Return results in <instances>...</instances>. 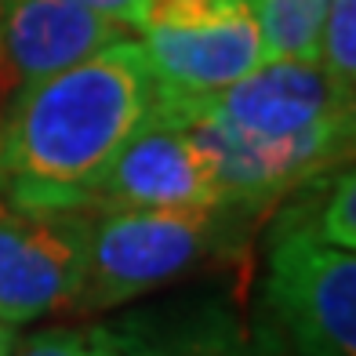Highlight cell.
I'll use <instances>...</instances> for the list:
<instances>
[{"instance_id": "7c38bea8", "label": "cell", "mask_w": 356, "mask_h": 356, "mask_svg": "<svg viewBox=\"0 0 356 356\" xmlns=\"http://www.w3.org/2000/svg\"><path fill=\"white\" fill-rule=\"evenodd\" d=\"M11 356H124L109 327H58L26 338Z\"/></svg>"}, {"instance_id": "5b68a950", "label": "cell", "mask_w": 356, "mask_h": 356, "mask_svg": "<svg viewBox=\"0 0 356 356\" xmlns=\"http://www.w3.org/2000/svg\"><path fill=\"white\" fill-rule=\"evenodd\" d=\"M91 207L0 200V320L29 323L70 305L91 248Z\"/></svg>"}, {"instance_id": "4fadbf2b", "label": "cell", "mask_w": 356, "mask_h": 356, "mask_svg": "<svg viewBox=\"0 0 356 356\" xmlns=\"http://www.w3.org/2000/svg\"><path fill=\"white\" fill-rule=\"evenodd\" d=\"M316 233L334 248L356 251V178L349 168L334 178L327 200L316 215Z\"/></svg>"}, {"instance_id": "277c9868", "label": "cell", "mask_w": 356, "mask_h": 356, "mask_svg": "<svg viewBox=\"0 0 356 356\" xmlns=\"http://www.w3.org/2000/svg\"><path fill=\"white\" fill-rule=\"evenodd\" d=\"M266 309L291 356H356V258L287 218L269 248Z\"/></svg>"}, {"instance_id": "30bf717a", "label": "cell", "mask_w": 356, "mask_h": 356, "mask_svg": "<svg viewBox=\"0 0 356 356\" xmlns=\"http://www.w3.org/2000/svg\"><path fill=\"white\" fill-rule=\"evenodd\" d=\"M258 33H262L266 62H316L327 0H251Z\"/></svg>"}, {"instance_id": "7a4b0ae2", "label": "cell", "mask_w": 356, "mask_h": 356, "mask_svg": "<svg viewBox=\"0 0 356 356\" xmlns=\"http://www.w3.org/2000/svg\"><path fill=\"white\" fill-rule=\"evenodd\" d=\"M153 99L200 102L266 62L251 0H145L138 26Z\"/></svg>"}, {"instance_id": "8992f818", "label": "cell", "mask_w": 356, "mask_h": 356, "mask_svg": "<svg viewBox=\"0 0 356 356\" xmlns=\"http://www.w3.org/2000/svg\"><path fill=\"white\" fill-rule=\"evenodd\" d=\"M99 211H222V189L207 153L182 120L149 106V117L106 171L95 204Z\"/></svg>"}, {"instance_id": "6da1fadb", "label": "cell", "mask_w": 356, "mask_h": 356, "mask_svg": "<svg viewBox=\"0 0 356 356\" xmlns=\"http://www.w3.org/2000/svg\"><path fill=\"white\" fill-rule=\"evenodd\" d=\"M149 106L153 76L131 37L47 76L0 124V189L29 207H91Z\"/></svg>"}, {"instance_id": "52a82bcc", "label": "cell", "mask_w": 356, "mask_h": 356, "mask_svg": "<svg viewBox=\"0 0 356 356\" xmlns=\"http://www.w3.org/2000/svg\"><path fill=\"white\" fill-rule=\"evenodd\" d=\"M182 106H197L211 120L248 138H302L313 131H353V99L331 84L320 62L269 58L211 99Z\"/></svg>"}, {"instance_id": "3957f363", "label": "cell", "mask_w": 356, "mask_h": 356, "mask_svg": "<svg viewBox=\"0 0 356 356\" xmlns=\"http://www.w3.org/2000/svg\"><path fill=\"white\" fill-rule=\"evenodd\" d=\"M215 218L218 211H102L91 222L88 266L70 309L102 313L186 277L211 254Z\"/></svg>"}, {"instance_id": "9a60e30c", "label": "cell", "mask_w": 356, "mask_h": 356, "mask_svg": "<svg viewBox=\"0 0 356 356\" xmlns=\"http://www.w3.org/2000/svg\"><path fill=\"white\" fill-rule=\"evenodd\" d=\"M15 346H19V334H15V323L0 320V356H11Z\"/></svg>"}, {"instance_id": "9c48e42d", "label": "cell", "mask_w": 356, "mask_h": 356, "mask_svg": "<svg viewBox=\"0 0 356 356\" xmlns=\"http://www.w3.org/2000/svg\"><path fill=\"white\" fill-rule=\"evenodd\" d=\"M124 356H273L254 346L244 323L222 302H186L145 309L109 327Z\"/></svg>"}, {"instance_id": "ba28073f", "label": "cell", "mask_w": 356, "mask_h": 356, "mask_svg": "<svg viewBox=\"0 0 356 356\" xmlns=\"http://www.w3.org/2000/svg\"><path fill=\"white\" fill-rule=\"evenodd\" d=\"M124 37L127 26L80 0H0V124L47 76Z\"/></svg>"}, {"instance_id": "5bb4252c", "label": "cell", "mask_w": 356, "mask_h": 356, "mask_svg": "<svg viewBox=\"0 0 356 356\" xmlns=\"http://www.w3.org/2000/svg\"><path fill=\"white\" fill-rule=\"evenodd\" d=\"M80 4L106 15L113 22L127 26V29H138L142 19H145V0H80Z\"/></svg>"}, {"instance_id": "8fae6325", "label": "cell", "mask_w": 356, "mask_h": 356, "mask_svg": "<svg viewBox=\"0 0 356 356\" xmlns=\"http://www.w3.org/2000/svg\"><path fill=\"white\" fill-rule=\"evenodd\" d=\"M316 62L327 73L331 84L353 99V88H356V0H327Z\"/></svg>"}]
</instances>
